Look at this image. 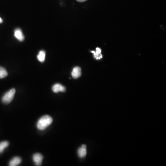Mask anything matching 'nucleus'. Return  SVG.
<instances>
[{"mask_svg": "<svg viewBox=\"0 0 166 166\" xmlns=\"http://www.w3.org/2000/svg\"><path fill=\"white\" fill-rule=\"evenodd\" d=\"M53 122V119L49 115L43 116L38 121L37 127L40 130H44L48 127L51 125Z\"/></svg>", "mask_w": 166, "mask_h": 166, "instance_id": "obj_1", "label": "nucleus"}, {"mask_svg": "<svg viewBox=\"0 0 166 166\" xmlns=\"http://www.w3.org/2000/svg\"><path fill=\"white\" fill-rule=\"evenodd\" d=\"M15 92H16V90L15 89L13 88L6 92L2 99L3 103L5 104H8L11 103L14 99Z\"/></svg>", "mask_w": 166, "mask_h": 166, "instance_id": "obj_2", "label": "nucleus"}, {"mask_svg": "<svg viewBox=\"0 0 166 166\" xmlns=\"http://www.w3.org/2000/svg\"><path fill=\"white\" fill-rule=\"evenodd\" d=\"M43 156L41 154L37 153L33 155V160L37 166H41L43 160Z\"/></svg>", "mask_w": 166, "mask_h": 166, "instance_id": "obj_3", "label": "nucleus"}, {"mask_svg": "<svg viewBox=\"0 0 166 166\" xmlns=\"http://www.w3.org/2000/svg\"><path fill=\"white\" fill-rule=\"evenodd\" d=\"M81 69L79 67H74L71 71V76L74 79H77L81 77Z\"/></svg>", "mask_w": 166, "mask_h": 166, "instance_id": "obj_4", "label": "nucleus"}, {"mask_svg": "<svg viewBox=\"0 0 166 166\" xmlns=\"http://www.w3.org/2000/svg\"><path fill=\"white\" fill-rule=\"evenodd\" d=\"M52 90L55 93L65 92L66 88L60 84H56L52 87Z\"/></svg>", "mask_w": 166, "mask_h": 166, "instance_id": "obj_5", "label": "nucleus"}, {"mask_svg": "<svg viewBox=\"0 0 166 166\" xmlns=\"http://www.w3.org/2000/svg\"><path fill=\"white\" fill-rule=\"evenodd\" d=\"M14 36L20 41L22 42L24 40L25 37L21 29L18 28L15 30L14 31Z\"/></svg>", "mask_w": 166, "mask_h": 166, "instance_id": "obj_6", "label": "nucleus"}, {"mask_svg": "<svg viewBox=\"0 0 166 166\" xmlns=\"http://www.w3.org/2000/svg\"><path fill=\"white\" fill-rule=\"evenodd\" d=\"M78 153L79 157L81 158L85 157L87 154L86 146L85 145H82L81 147L78 150Z\"/></svg>", "mask_w": 166, "mask_h": 166, "instance_id": "obj_7", "label": "nucleus"}, {"mask_svg": "<svg viewBox=\"0 0 166 166\" xmlns=\"http://www.w3.org/2000/svg\"><path fill=\"white\" fill-rule=\"evenodd\" d=\"M22 160L21 157L19 156H16L13 158L10 161L9 163V166H16L19 165L21 163Z\"/></svg>", "mask_w": 166, "mask_h": 166, "instance_id": "obj_8", "label": "nucleus"}, {"mask_svg": "<svg viewBox=\"0 0 166 166\" xmlns=\"http://www.w3.org/2000/svg\"><path fill=\"white\" fill-rule=\"evenodd\" d=\"M91 52L94 54V58L97 60H100L103 57L102 55H101V49L99 48H96V52L92 51Z\"/></svg>", "mask_w": 166, "mask_h": 166, "instance_id": "obj_9", "label": "nucleus"}, {"mask_svg": "<svg viewBox=\"0 0 166 166\" xmlns=\"http://www.w3.org/2000/svg\"><path fill=\"white\" fill-rule=\"evenodd\" d=\"M9 144L8 141H4L0 143V154L2 153L4 150L8 146Z\"/></svg>", "mask_w": 166, "mask_h": 166, "instance_id": "obj_10", "label": "nucleus"}, {"mask_svg": "<svg viewBox=\"0 0 166 166\" xmlns=\"http://www.w3.org/2000/svg\"><path fill=\"white\" fill-rule=\"evenodd\" d=\"M45 52L44 50H41L39 52V55H38V59L39 62H44L45 59Z\"/></svg>", "mask_w": 166, "mask_h": 166, "instance_id": "obj_11", "label": "nucleus"}, {"mask_svg": "<svg viewBox=\"0 0 166 166\" xmlns=\"http://www.w3.org/2000/svg\"><path fill=\"white\" fill-rule=\"evenodd\" d=\"M7 72L4 68L0 67V79L5 78L7 76Z\"/></svg>", "mask_w": 166, "mask_h": 166, "instance_id": "obj_12", "label": "nucleus"}, {"mask_svg": "<svg viewBox=\"0 0 166 166\" xmlns=\"http://www.w3.org/2000/svg\"><path fill=\"white\" fill-rule=\"evenodd\" d=\"M87 0H77L78 2H85Z\"/></svg>", "mask_w": 166, "mask_h": 166, "instance_id": "obj_13", "label": "nucleus"}, {"mask_svg": "<svg viewBox=\"0 0 166 166\" xmlns=\"http://www.w3.org/2000/svg\"><path fill=\"white\" fill-rule=\"evenodd\" d=\"M2 22V19L0 18V23H1Z\"/></svg>", "mask_w": 166, "mask_h": 166, "instance_id": "obj_14", "label": "nucleus"}]
</instances>
